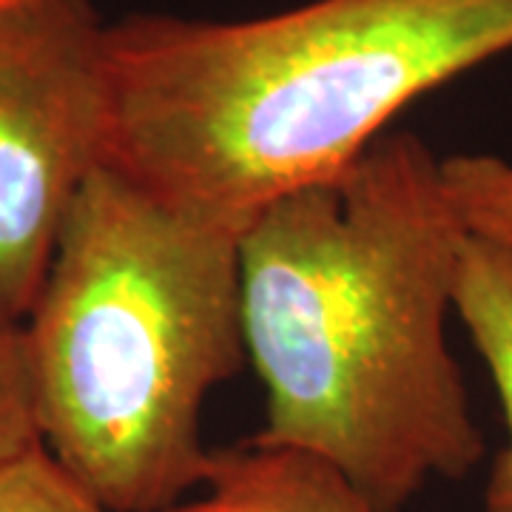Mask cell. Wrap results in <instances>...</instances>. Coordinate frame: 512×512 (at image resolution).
Masks as SVG:
<instances>
[{
    "instance_id": "obj_1",
    "label": "cell",
    "mask_w": 512,
    "mask_h": 512,
    "mask_svg": "<svg viewBox=\"0 0 512 512\" xmlns=\"http://www.w3.org/2000/svg\"><path fill=\"white\" fill-rule=\"evenodd\" d=\"M464 239L413 131L268 202L239 239L245 350L265 387L251 441L325 458L376 512L470 476L487 441L444 330Z\"/></svg>"
},
{
    "instance_id": "obj_2",
    "label": "cell",
    "mask_w": 512,
    "mask_h": 512,
    "mask_svg": "<svg viewBox=\"0 0 512 512\" xmlns=\"http://www.w3.org/2000/svg\"><path fill=\"white\" fill-rule=\"evenodd\" d=\"M512 49V0H313L109 23L106 163L239 231L356 160L416 97Z\"/></svg>"
},
{
    "instance_id": "obj_3",
    "label": "cell",
    "mask_w": 512,
    "mask_h": 512,
    "mask_svg": "<svg viewBox=\"0 0 512 512\" xmlns=\"http://www.w3.org/2000/svg\"><path fill=\"white\" fill-rule=\"evenodd\" d=\"M239 239L109 163L74 197L23 336L40 444L109 512L202 484V407L248 356Z\"/></svg>"
},
{
    "instance_id": "obj_4",
    "label": "cell",
    "mask_w": 512,
    "mask_h": 512,
    "mask_svg": "<svg viewBox=\"0 0 512 512\" xmlns=\"http://www.w3.org/2000/svg\"><path fill=\"white\" fill-rule=\"evenodd\" d=\"M109 23L94 0H0V322L23 325L77 191L106 165Z\"/></svg>"
},
{
    "instance_id": "obj_5",
    "label": "cell",
    "mask_w": 512,
    "mask_h": 512,
    "mask_svg": "<svg viewBox=\"0 0 512 512\" xmlns=\"http://www.w3.org/2000/svg\"><path fill=\"white\" fill-rule=\"evenodd\" d=\"M200 487L165 512H376L325 458L251 439L211 450Z\"/></svg>"
},
{
    "instance_id": "obj_6",
    "label": "cell",
    "mask_w": 512,
    "mask_h": 512,
    "mask_svg": "<svg viewBox=\"0 0 512 512\" xmlns=\"http://www.w3.org/2000/svg\"><path fill=\"white\" fill-rule=\"evenodd\" d=\"M453 311L495 382L507 444L484 487V512H512V242L467 234L453 288Z\"/></svg>"
},
{
    "instance_id": "obj_7",
    "label": "cell",
    "mask_w": 512,
    "mask_h": 512,
    "mask_svg": "<svg viewBox=\"0 0 512 512\" xmlns=\"http://www.w3.org/2000/svg\"><path fill=\"white\" fill-rule=\"evenodd\" d=\"M441 174L467 234L512 242V160L453 154L441 160Z\"/></svg>"
},
{
    "instance_id": "obj_8",
    "label": "cell",
    "mask_w": 512,
    "mask_h": 512,
    "mask_svg": "<svg viewBox=\"0 0 512 512\" xmlns=\"http://www.w3.org/2000/svg\"><path fill=\"white\" fill-rule=\"evenodd\" d=\"M0 512H109L43 447L0 464Z\"/></svg>"
},
{
    "instance_id": "obj_9",
    "label": "cell",
    "mask_w": 512,
    "mask_h": 512,
    "mask_svg": "<svg viewBox=\"0 0 512 512\" xmlns=\"http://www.w3.org/2000/svg\"><path fill=\"white\" fill-rule=\"evenodd\" d=\"M40 444L23 325L0 322V464Z\"/></svg>"
}]
</instances>
